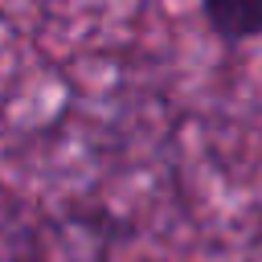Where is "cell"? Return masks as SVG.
Wrapping results in <instances>:
<instances>
[{"mask_svg": "<svg viewBox=\"0 0 262 262\" xmlns=\"http://www.w3.org/2000/svg\"><path fill=\"white\" fill-rule=\"evenodd\" d=\"M196 12L221 49L262 41V0H196Z\"/></svg>", "mask_w": 262, "mask_h": 262, "instance_id": "6da1fadb", "label": "cell"}]
</instances>
